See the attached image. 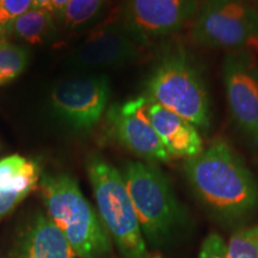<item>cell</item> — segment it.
Returning a JSON list of instances; mask_svg holds the SVG:
<instances>
[{
	"mask_svg": "<svg viewBox=\"0 0 258 258\" xmlns=\"http://www.w3.org/2000/svg\"><path fill=\"white\" fill-rule=\"evenodd\" d=\"M185 178L196 198L213 214L240 219L258 207V183L239 154L224 139L185 159Z\"/></svg>",
	"mask_w": 258,
	"mask_h": 258,
	"instance_id": "6da1fadb",
	"label": "cell"
},
{
	"mask_svg": "<svg viewBox=\"0 0 258 258\" xmlns=\"http://www.w3.org/2000/svg\"><path fill=\"white\" fill-rule=\"evenodd\" d=\"M40 190L48 218L60 228L76 256L103 258L110 252L108 231L72 177L43 176Z\"/></svg>",
	"mask_w": 258,
	"mask_h": 258,
	"instance_id": "7a4b0ae2",
	"label": "cell"
},
{
	"mask_svg": "<svg viewBox=\"0 0 258 258\" xmlns=\"http://www.w3.org/2000/svg\"><path fill=\"white\" fill-rule=\"evenodd\" d=\"M146 98L207 132L212 124L211 101L201 73L183 49L163 57L146 84Z\"/></svg>",
	"mask_w": 258,
	"mask_h": 258,
	"instance_id": "3957f363",
	"label": "cell"
},
{
	"mask_svg": "<svg viewBox=\"0 0 258 258\" xmlns=\"http://www.w3.org/2000/svg\"><path fill=\"white\" fill-rule=\"evenodd\" d=\"M125 188L151 244H163L184 221V211L167 177L151 163L132 161L124 166Z\"/></svg>",
	"mask_w": 258,
	"mask_h": 258,
	"instance_id": "277c9868",
	"label": "cell"
},
{
	"mask_svg": "<svg viewBox=\"0 0 258 258\" xmlns=\"http://www.w3.org/2000/svg\"><path fill=\"white\" fill-rule=\"evenodd\" d=\"M98 215L123 258H148L133 202L118 170L99 157L88 161Z\"/></svg>",
	"mask_w": 258,
	"mask_h": 258,
	"instance_id": "5b68a950",
	"label": "cell"
},
{
	"mask_svg": "<svg viewBox=\"0 0 258 258\" xmlns=\"http://www.w3.org/2000/svg\"><path fill=\"white\" fill-rule=\"evenodd\" d=\"M190 36L208 49H249L258 43V9L245 0H203Z\"/></svg>",
	"mask_w": 258,
	"mask_h": 258,
	"instance_id": "8992f818",
	"label": "cell"
},
{
	"mask_svg": "<svg viewBox=\"0 0 258 258\" xmlns=\"http://www.w3.org/2000/svg\"><path fill=\"white\" fill-rule=\"evenodd\" d=\"M221 73L232 121L247 143L258 147V59L249 49L228 51Z\"/></svg>",
	"mask_w": 258,
	"mask_h": 258,
	"instance_id": "52a82bcc",
	"label": "cell"
},
{
	"mask_svg": "<svg viewBox=\"0 0 258 258\" xmlns=\"http://www.w3.org/2000/svg\"><path fill=\"white\" fill-rule=\"evenodd\" d=\"M145 96L112 105L106 114L109 131L116 141L148 161H167L169 153L160 141L146 114Z\"/></svg>",
	"mask_w": 258,
	"mask_h": 258,
	"instance_id": "ba28073f",
	"label": "cell"
},
{
	"mask_svg": "<svg viewBox=\"0 0 258 258\" xmlns=\"http://www.w3.org/2000/svg\"><path fill=\"white\" fill-rule=\"evenodd\" d=\"M110 88L105 76H90L66 80L51 93L57 114L74 127L92 128L104 114Z\"/></svg>",
	"mask_w": 258,
	"mask_h": 258,
	"instance_id": "9c48e42d",
	"label": "cell"
},
{
	"mask_svg": "<svg viewBox=\"0 0 258 258\" xmlns=\"http://www.w3.org/2000/svg\"><path fill=\"white\" fill-rule=\"evenodd\" d=\"M198 0H128L127 25L143 43L180 30L195 16Z\"/></svg>",
	"mask_w": 258,
	"mask_h": 258,
	"instance_id": "30bf717a",
	"label": "cell"
},
{
	"mask_svg": "<svg viewBox=\"0 0 258 258\" xmlns=\"http://www.w3.org/2000/svg\"><path fill=\"white\" fill-rule=\"evenodd\" d=\"M140 42L127 28L108 25L93 31L74 51V61L85 69H108L134 62Z\"/></svg>",
	"mask_w": 258,
	"mask_h": 258,
	"instance_id": "8fae6325",
	"label": "cell"
},
{
	"mask_svg": "<svg viewBox=\"0 0 258 258\" xmlns=\"http://www.w3.org/2000/svg\"><path fill=\"white\" fill-rule=\"evenodd\" d=\"M148 120L171 158L189 159L203 151V140L198 127L175 112L147 99Z\"/></svg>",
	"mask_w": 258,
	"mask_h": 258,
	"instance_id": "7c38bea8",
	"label": "cell"
},
{
	"mask_svg": "<svg viewBox=\"0 0 258 258\" xmlns=\"http://www.w3.org/2000/svg\"><path fill=\"white\" fill-rule=\"evenodd\" d=\"M66 237L48 217L38 214L8 258H74Z\"/></svg>",
	"mask_w": 258,
	"mask_h": 258,
	"instance_id": "4fadbf2b",
	"label": "cell"
},
{
	"mask_svg": "<svg viewBox=\"0 0 258 258\" xmlns=\"http://www.w3.org/2000/svg\"><path fill=\"white\" fill-rule=\"evenodd\" d=\"M53 30V18L50 11L43 9H30L16 19L10 29V35L28 41L29 43H40Z\"/></svg>",
	"mask_w": 258,
	"mask_h": 258,
	"instance_id": "5bb4252c",
	"label": "cell"
},
{
	"mask_svg": "<svg viewBox=\"0 0 258 258\" xmlns=\"http://www.w3.org/2000/svg\"><path fill=\"white\" fill-rule=\"evenodd\" d=\"M27 64V49L9 41H0V85H5L21 76Z\"/></svg>",
	"mask_w": 258,
	"mask_h": 258,
	"instance_id": "9a60e30c",
	"label": "cell"
},
{
	"mask_svg": "<svg viewBox=\"0 0 258 258\" xmlns=\"http://www.w3.org/2000/svg\"><path fill=\"white\" fill-rule=\"evenodd\" d=\"M226 258H258V225L234 232L227 245Z\"/></svg>",
	"mask_w": 258,
	"mask_h": 258,
	"instance_id": "2e32d148",
	"label": "cell"
},
{
	"mask_svg": "<svg viewBox=\"0 0 258 258\" xmlns=\"http://www.w3.org/2000/svg\"><path fill=\"white\" fill-rule=\"evenodd\" d=\"M104 0H70L63 11L64 23L69 27H78L95 17Z\"/></svg>",
	"mask_w": 258,
	"mask_h": 258,
	"instance_id": "e0dca14e",
	"label": "cell"
},
{
	"mask_svg": "<svg viewBox=\"0 0 258 258\" xmlns=\"http://www.w3.org/2000/svg\"><path fill=\"white\" fill-rule=\"evenodd\" d=\"M32 0H0V41L10 36L16 19L31 9Z\"/></svg>",
	"mask_w": 258,
	"mask_h": 258,
	"instance_id": "ac0fdd59",
	"label": "cell"
},
{
	"mask_svg": "<svg viewBox=\"0 0 258 258\" xmlns=\"http://www.w3.org/2000/svg\"><path fill=\"white\" fill-rule=\"evenodd\" d=\"M27 159L18 154H14L0 160V192L11 191L15 180L23 170Z\"/></svg>",
	"mask_w": 258,
	"mask_h": 258,
	"instance_id": "d6986e66",
	"label": "cell"
},
{
	"mask_svg": "<svg viewBox=\"0 0 258 258\" xmlns=\"http://www.w3.org/2000/svg\"><path fill=\"white\" fill-rule=\"evenodd\" d=\"M227 245L220 235L217 233L209 234L201 245L199 258H226Z\"/></svg>",
	"mask_w": 258,
	"mask_h": 258,
	"instance_id": "ffe728a7",
	"label": "cell"
},
{
	"mask_svg": "<svg viewBox=\"0 0 258 258\" xmlns=\"http://www.w3.org/2000/svg\"><path fill=\"white\" fill-rule=\"evenodd\" d=\"M31 9H43L51 12L53 11L51 0H32Z\"/></svg>",
	"mask_w": 258,
	"mask_h": 258,
	"instance_id": "44dd1931",
	"label": "cell"
},
{
	"mask_svg": "<svg viewBox=\"0 0 258 258\" xmlns=\"http://www.w3.org/2000/svg\"><path fill=\"white\" fill-rule=\"evenodd\" d=\"M69 3H70V0H51L53 11L61 12V14H63V11L66 10Z\"/></svg>",
	"mask_w": 258,
	"mask_h": 258,
	"instance_id": "7402d4cb",
	"label": "cell"
},
{
	"mask_svg": "<svg viewBox=\"0 0 258 258\" xmlns=\"http://www.w3.org/2000/svg\"><path fill=\"white\" fill-rule=\"evenodd\" d=\"M153 258H163V257H161V256H160V254H156V256H154Z\"/></svg>",
	"mask_w": 258,
	"mask_h": 258,
	"instance_id": "603a6c76",
	"label": "cell"
}]
</instances>
